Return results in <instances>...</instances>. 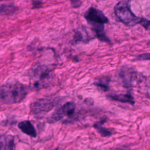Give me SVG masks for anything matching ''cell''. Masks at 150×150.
<instances>
[{
  "label": "cell",
  "mask_w": 150,
  "mask_h": 150,
  "mask_svg": "<svg viewBox=\"0 0 150 150\" xmlns=\"http://www.w3.org/2000/svg\"><path fill=\"white\" fill-rule=\"evenodd\" d=\"M84 17L91 26V29L96 38L102 42L111 43L104 30V25L108 23L109 20L102 11L94 7H90L84 13Z\"/></svg>",
  "instance_id": "6da1fadb"
},
{
  "label": "cell",
  "mask_w": 150,
  "mask_h": 150,
  "mask_svg": "<svg viewBox=\"0 0 150 150\" xmlns=\"http://www.w3.org/2000/svg\"><path fill=\"white\" fill-rule=\"evenodd\" d=\"M29 91L28 86L19 82L4 84L0 90L1 103L4 104L19 103L26 98Z\"/></svg>",
  "instance_id": "7a4b0ae2"
},
{
  "label": "cell",
  "mask_w": 150,
  "mask_h": 150,
  "mask_svg": "<svg viewBox=\"0 0 150 150\" xmlns=\"http://www.w3.org/2000/svg\"><path fill=\"white\" fill-rule=\"evenodd\" d=\"M114 12L118 19L127 26L139 24L142 18L136 16L131 9V0H121L114 6Z\"/></svg>",
  "instance_id": "3957f363"
},
{
  "label": "cell",
  "mask_w": 150,
  "mask_h": 150,
  "mask_svg": "<svg viewBox=\"0 0 150 150\" xmlns=\"http://www.w3.org/2000/svg\"><path fill=\"white\" fill-rule=\"evenodd\" d=\"M30 74L34 80L33 86L36 90L47 87L53 78L52 69L46 65H36L31 69Z\"/></svg>",
  "instance_id": "277c9868"
},
{
  "label": "cell",
  "mask_w": 150,
  "mask_h": 150,
  "mask_svg": "<svg viewBox=\"0 0 150 150\" xmlns=\"http://www.w3.org/2000/svg\"><path fill=\"white\" fill-rule=\"evenodd\" d=\"M60 101V97H47L39 98L32 103L30 108L32 113L39 115L50 111Z\"/></svg>",
  "instance_id": "5b68a950"
},
{
  "label": "cell",
  "mask_w": 150,
  "mask_h": 150,
  "mask_svg": "<svg viewBox=\"0 0 150 150\" xmlns=\"http://www.w3.org/2000/svg\"><path fill=\"white\" fill-rule=\"evenodd\" d=\"M76 109V105L72 101H68L56 110L47 118V122L53 124L65 117L70 118L73 116Z\"/></svg>",
  "instance_id": "8992f818"
},
{
  "label": "cell",
  "mask_w": 150,
  "mask_h": 150,
  "mask_svg": "<svg viewBox=\"0 0 150 150\" xmlns=\"http://www.w3.org/2000/svg\"><path fill=\"white\" fill-rule=\"evenodd\" d=\"M119 77L125 87H131L137 78V73L132 68L122 67L120 72Z\"/></svg>",
  "instance_id": "52a82bcc"
},
{
  "label": "cell",
  "mask_w": 150,
  "mask_h": 150,
  "mask_svg": "<svg viewBox=\"0 0 150 150\" xmlns=\"http://www.w3.org/2000/svg\"><path fill=\"white\" fill-rule=\"evenodd\" d=\"M82 28L77 29L74 30V33L72 40H71V43L73 45H76L80 42H83L85 43H88L90 40L94 39V36H91L87 32L85 35L83 33Z\"/></svg>",
  "instance_id": "ba28073f"
},
{
  "label": "cell",
  "mask_w": 150,
  "mask_h": 150,
  "mask_svg": "<svg viewBox=\"0 0 150 150\" xmlns=\"http://www.w3.org/2000/svg\"><path fill=\"white\" fill-rule=\"evenodd\" d=\"M18 127L22 132L31 137L35 138L37 135L36 129L29 120H24L19 122Z\"/></svg>",
  "instance_id": "9c48e42d"
},
{
  "label": "cell",
  "mask_w": 150,
  "mask_h": 150,
  "mask_svg": "<svg viewBox=\"0 0 150 150\" xmlns=\"http://www.w3.org/2000/svg\"><path fill=\"white\" fill-rule=\"evenodd\" d=\"M107 96L110 100L121 102L122 103H129L131 104H134L135 103L134 97L129 93L112 94L107 95Z\"/></svg>",
  "instance_id": "30bf717a"
},
{
  "label": "cell",
  "mask_w": 150,
  "mask_h": 150,
  "mask_svg": "<svg viewBox=\"0 0 150 150\" xmlns=\"http://www.w3.org/2000/svg\"><path fill=\"white\" fill-rule=\"evenodd\" d=\"M105 122V120H102L100 121H97L96 123H94L93 127L102 137H107L112 135V132L111 130L103 126V124Z\"/></svg>",
  "instance_id": "8fae6325"
},
{
  "label": "cell",
  "mask_w": 150,
  "mask_h": 150,
  "mask_svg": "<svg viewBox=\"0 0 150 150\" xmlns=\"http://www.w3.org/2000/svg\"><path fill=\"white\" fill-rule=\"evenodd\" d=\"M18 8L16 6L12 4H2L1 5L0 13L1 15H5L7 16L13 15L17 11Z\"/></svg>",
  "instance_id": "7c38bea8"
},
{
  "label": "cell",
  "mask_w": 150,
  "mask_h": 150,
  "mask_svg": "<svg viewBox=\"0 0 150 150\" xmlns=\"http://www.w3.org/2000/svg\"><path fill=\"white\" fill-rule=\"evenodd\" d=\"M110 78L108 77H103L98 79L94 83V84L104 91H106L109 89Z\"/></svg>",
  "instance_id": "4fadbf2b"
},
{
  "label": "cell",
  "mask_w": 150,
  "mask_h": 150,
  "mask_svg": "<svg viewBox=\"0 0 150 150\" xmlns=\"http://www.w3.org/2000/svg\"><path fill=\"white\" fill-rule=\"evenodd\" d=\"M9 141L7 142V138L4 135L1 136V150H6L9 148Z\"/></svg>",
  "instance_id": "5bb4252c"
},
{
  "label": "cell",
  "mask_w": 150,
  "mask_h": 150,
  "mask_svg": "<svg viewBox=\"0 0 150 150\" xmlns=\"http://www.w3.org/2000/svg\"><path fill=\"white\" fill-rule=\"evenodd\" d=\"M145 30H150V20L142 18L139 23Z\"/></svg>",
  "instance_id": "9a60e30c"
},
{
  "label": "cell",
  "mask_w": 150,
  "mask_h": 150,
  "mask_svg": "<svg viewBox=\"0 0 150 150\" xmlns=\"http://www.w3.org/2000/svg\"><path fill=\"white\" fill-rule=\"evenodd\" d=\"M43 6L42 0H32V9H39Z\"/></svg>",
  "instance_id": "2e32d148"
},
{
  "label": "cell",
  "mask_w": 150,
  "mask_h": 150,
  "mask_svg": "<svg viewBox=\"0 0 150 150\" xmlns=\"http://www.w3.org/2000/svg\"><path fill=\"white\" fill-rule=\"evenodd\" d=\"M135 60L138 61L150 60V53H146L139 54L136 57Z\"/></svg>",
  "instance_id": "e0dca14e"
},
{
  "label": "cell",
  "mask_w": 150,
  "mask_h": 150,
  "mask_svg": "<svg viewBox=\"0 0 150 150\" xmlns=\"http://www.w3.org/2000/svg\"><path fill=\"white\" fill-rule=\"evenodd\" d=\"M71 5L74 8H79L82 3L81 0H70Z\"/></svg>",
  "instance_id": "ac0fdd59"
},
{
  "label": "cell",
  "mask_w": 150,
  "mask_h": 150,
  "mask_svg": "<svg viewBox=\"0 0 150 150\" xmlns=\"http://www.w3.org/2000/svg\"><path fill=\"white\" fill-rule=\"evenodd\" d=\"M129 147L126 145L124 146H122L120 147H118V148H115L114 149H112L111 150H129Z\"/></svg>",
  "instance_id": "d6986e66"
},
{
  "label": "cell",
  "mask_w": 150,
  "mask_h": 150,
  "mask_svg": "<svg viewBox=\"0 0 150 150\" xmlns=\"http://www.w3.org/2000/svg\"><path fill=\"white\" fill-rule=\"evenodd\" d=\"M148 94L150 95V86H149V92H148Z\"/></svg>",
  "instance_id": "ffe728a7"
},
{
  "label": "cell",
  "mask_w": 150,
  "mask_h": 150,
  "mask_svg": "<svg viewBox=\"0 0 150 150\" xmlns=\"http://www.w3.org/2000/svg\"><path fill=\"white\" fill-rule=\"evenodd\" d=\"M55 150H58V148H56V149H55Z\"/></svg>",
  "instance_id": "44dd1931"
}]
</instances>
